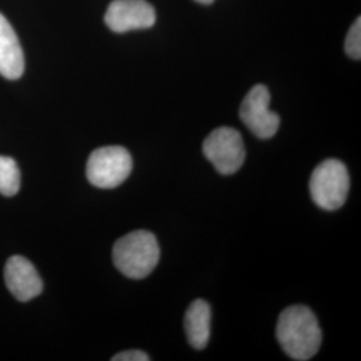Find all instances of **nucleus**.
<instances>
[{"label": "nucleus", "mask_w": 361, "mask_h": 361, "mask_svg": "<svg viewBox=\"0 0 361 361\" xmlns=\"http://www.w3.org/2000/svg\"><path fill=\"white\" fill-rule=\"evenodd\" d=\"M276 336L285 353L297 361L310 360L316 356L323 341L314 313L304 305H292L281 312Z\"/></svg>", "instance_id": "nucleus-1"}, {"label": "nucleus", "mask_w": 361, "mask_h": 361, "mask_svg": "<svg viewBox=\"0 0 361 361\" xmlns=\"http://www.w3.org/2000/svg\"><path fill=\"white\" fill-rule=\"evenodd\" d=\"M159 245L153 233L134 231L119 238L113 249L116 269L133 280H142L159 261Z\"/></svg>", "instance_id": "nucleus-2"}, {"label": "nucleus", "mask_w": 361, "mask_h": 361, "mask_svg": "<svg viewBox=\"0 0 361 361\" xmlns=\"http://www.w3.org/2000/svg\"><path fill=\"white\" fill-rule=\"evenodd\" d=\"M310 197L319 207L334 212L343 207L349 192V174L337 159H326L313 170L310 180Z\"/></svg>", "instance_id": "nucleus-3"}, {"label": "nucleus", "mask_w": 361, "mask_h": 361, "mask_svg": "<svg viewBox=\"0 0 361 361\" xmlns=\"http://www.w3.org/2000/svg\"><path fill=\"white\" fill-rule=\"evenodd\" d=\"M133 158L122 146H104L89 157L86 174L91 185L101 189H113L129 178Z\"/></svg>", "instance_id": "nucleus-4"}, {"label": "nucleus", "mask_w": 361, "mask_h": 361, "mask_svg": "<svg viewBox=\"0 0 361 361\" xmlns=\"http://www.w3.org/2000/svg\"><path fill=\"white\" fill-rule=\"evenodd\" d=\"M202 152L207 161L224 176L237 173L245 162L244 140L233 128L224 126L213 130L204 141Z\"/></svg>", "instance_id": "nucleus-5"}, {"label": "nucleus", "mask_w": 361, "mask_h": 361, "mask_svg": "<svg viewBox=\"0 0 361 361\" xmlns=\"http://www.w3.org/2000/svg\"><path fill=\"white\" fill-rule=\"evenodd\" d=\"M271 92L267 86L256 85L246 94L240 116L247 129L259 140H271L280 128V116L271 111Z\"/></svg>", "instance_id": "nucleus-6"}, {"label": "nucleus", "mask_w": 361, "mask_h": 361, "mask_svg": "<svg viewBox=\"0 0 361 361\" xmlns=\"http://www.w3.org/2000/svg\"><path fill=\"white\" fill-rule=\"evenodd\" d=\"M104 23L118 34L150 28L155 23L154 7L146 0H114L106 11Z\"/></svg>", "instance_id": "nucleus-7"}, {"label": "nucleus", "mask_w": 361, "mask_h": 361, "mask_svg": "<svg viewBox=\"0 0 361 361\" xmlns=\"http://www.w3.org/2000/svg\"><path fill=\"white\" fill-rule=\"evenodd\" d=\"M4 280L8 290L22 302L35 298L43 290V281L35 267L22 256L8 258L4 268Z\"/></svg>", "instance_id": "nucleus-8"}, {"label": "nucleus", "mask_w": 361, "mask_h": 361, "mask_svg": "<svg viewBox=\"0 0 361 361\" xmlns=\"http://www.w3.org/2000/svg\"><path fill=\"white\" fill-rule=\"evenodd\" d=\"M25 73V54L10 22L0 13V75L19 79Z\"/></svg>", "instance_id": "nucleus-9"}, {"label": "nucleus", "mask_w": 361, "mask_h": 361, "mask_svg": "<svg viewBox=\"0 0 361 361\" xmlns=\"http://www.w3.org/2000/svg\"><path fill=\"white\" fill-rule=\"evenodd\" d=\"M212 310L205 300H194L185 313L183 326L189 344L194 349L207 348L210 338Z\"/></svg>", "instance_id": "nucleus-10"}, {"label": "nucleus", "mask_w": 361, "mask_h": 361, "mask_svg": "<svg viewBox=\"0 0 361 361\" xmlns=\"http://www.w3.org/2000/svg\"><path fill=\"white\" fill-rule=\"evenodd\" d=\"M20 189V170L10 157L0 155V193L13 197Z\"/></svg>", "instance_id": "nucleus-11"}, {"label": "nucleus", "mask_w": 361, "mask_h": 361, "mask_svg": "<svg viewBox=\"0 0 361 361\" xmlns=\"http://www.w3.org/2000/svg\"><path fill=\"white\" fill-rule=\"evenodd\" d=\"M345 52L349 58L360 61L361 58V19L357 18L350 27L345 39Z\"/></svg>", "instance_id": "nucleus-12"}, {"label": "nucleus", "mask_w": 361, "mask_h": 361, "mask_svg": "<svg viewBox=\"0 0 361 361\" xmlns=\"http://www.w3.org/2000/svg\"><path fill=\"white\" fill-rule=\"evenodd\" d=\"M113 361H149L150 357L138 349L133 350H125L121 353H116V356L111 359Z\"/></svg>", "instance_id": "nucleus-13"}, {"label": "nucleus", "mask_w": 361, "mask_h": 361, "mask_svg": "<svg viewBox=\"0 0 361 361\" xmlns=\"http://www.w3.org/2000/svg\"><path fill=\"white\" fill-rule=\"evenodd\" d=\"M197 3H201V4H212L214 0H195Z\"/></svg>", "instance_id": "nucleus-14"}]
</instances>
